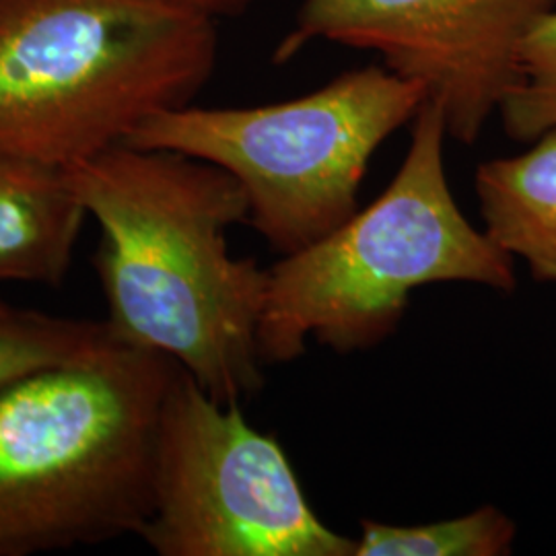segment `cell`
<instances>
[{"instance_id":"6da1fadb","label":"cell","mask_w":556,"mask_h":556,"mask_svg":"<svg viewBox=\"0 0 556 556\" xmlns=\"http://www.w3.org/2000/svg\"><path fill=\"white\" fill-rule=\"evenodd\" d=\"M64 174L100 225L96 273L114 340L174 358L219 402L256 394L266 268L227 243L229 227L248 225L238 181L208 161L130 142Z\"/></svg>"},{"instance_id":"7a4b0ae2","label":"cell","mask_w":556,"mask_h":556,"mask_svg":"<svg viewBox=\"0 0 556 556\" xmlns=\"http://www.w3.org/2000/svg\"><path fill=\"white\" fill-rule=\"evenodd\" d=\"M174 358L110 342L0 390V556L139 536Z\"/></svg>"},{"instance_id":"3957f363","label":"cell","mask_w":556,"mask_h":556,"mask_svg":"<svg viewBox=\"0 0 556 556\" xmlns=\"http://www.w3.org/2000/svg\"><path fill=\"white\" fill-rule=\"evenodd\" d=\"M215 20L157 0H0V160L68 169L192 103Z\"/></svg>"},{"instance_id":"277c9868","label":"cell","mask_w":556,"mask_h":556,"mask_svg":"<svg viewBox=\"0 0 556 556\" xmlns=\"http://www.w3.org/2000/svg\"><path fill=\"white\" fill-rule=\"evenodd\" d=\"M410 124L408 151L378 199L266 268L264 365L295 361L309 340L340 355L371 351L396 332L410 295L427 285L516 289L514 258L457 206L441 108L425 101Z\"/></svg>"},{"instance_id":"5b68a950","label":"cell","mask_w":556,"mask_h":556,"mask_svg":"<svg viewBox=\"0 0 556 556\" xmlns=\"http://www.w3.org/2000/svg\"><path fill=\"white\" fill-rule=\"evenodd\" d=\"M425 101L420 85L374 64L295 100L250 108L188 103L160 112L126 142L225 169L245 194L248 225L287 256L357 213L376 151Z\"/></svg>"},{"instance_id":"8992f818","label":"cell","mask_w":556,"mask_h":556,"mask_svg":"<svg viewBox=\"0 0 556 556\" xmlns=\"http://www.w3.org/2000/svg\"><path fill=\"white\" fill-rule=\"evenodd\" d=\"M140 540L160 556H353L328 528L275 435L179 367L161 408L151 511Z\"/></svg>"},{"instance_id":"52a82bcc","label":"cell","mask_w":556,"mask_h":556,"mask_svg":"<svg viewBox=\"0 0 556 556\" xmlns=\"http://www.w3.org/2000/svg\"><path fill=\"white\" fill-rule=\"evenodd\" d=\"M556 0H303L275 60L332 41L378 54L438 103L450 139L472 144L516 87L521 46Z\"/></svg>"},{"instance_id":"ba28073f","label":"cell","mask_w":556,"mask_h":556,"mask_svg":"<svg viewBox=\"0 0 556 556\" xmlns=\"http://www.w3.org/2000/svg\"><path fill=\"white\" fill-rule=\"evenodd\" d=\"M87 219L64 169L0 160V282L59 287Z\"/></svg>"},{"instance_id":"9c48e42d","label":"cell","mask_w":556,"mask_h":556,"mask_svg":"<svg viewBox=\"0 0 556 556\" xmlns=\"http://www.w3.org/2000/svg\"><path fill=\"white\" fill-rule=\"evenodd\" d=\"M523 153L480 163L475 178L482 231L540 282L556 285V130Z\"/></svg>"},{"instance_id":"30bf717a","label":"cell","mask_w":556,"mask_h":556,"mask_svg":"<svg viewBox=\"0 0 556 556\" xmlns=\"http://www.w3.org/2000/svg\"><path fill=\"white\" fill-rule=\"evenodd\" d=\"M516 538L511 517L482 505L466 516L420 526L361 519L353 556H507Z\"/></svg>"},{"instance_id":"8fae6325","label":"cell","mask_w":556,"mask_h":556,"mask_svg":"<svg viewBox=\"0 0 556 556\" xmlns=\"http://www.w3.org/2000/svg\"><path fill=\"white\" fill-rule=\"evenodd\" d=\"M114 342L105 321L64 318L0 299V390L56 363L89 355Z\"/></svg>"},{"instance_id":"7c38bea8","label":"cell","mask_w":556,"mask_h":556,"mask_svg":"<svg viewBox=\"0 0 556 556\" xmlns=\"http://www.w3.org/2000/svg\"><path fill=\"white\" fill-rule=\"evenodd\" d=\"M509 139L532 142L556 130V7L528 31L516 87L498 110Z\"/></svg>"},{"instance_id":"4fadbf2b","label":"cell","mask_w":556,"mask_h":556,"mask_svg":"<svg viewBox=\"0 0 556 556\" xmlns=\"http://www.w3.org/2000/svg\"><path fill=\"white\" fill-rule=\"evenodd\" d=\"M157 2L217 21V17H223V15H233V13L243 11L254 0H157Z\"/></svg>"}]
</instances>
